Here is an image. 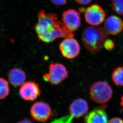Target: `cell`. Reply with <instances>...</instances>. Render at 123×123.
Wrapping results in <instances>:
<instances>
[{
	"mask_svg": "<svg viewBox=\"0 0 123 123\" xmlns=\"http://www.w3.org/2000/svg\"><path fill=\"white\" fill-rule=\"evenodd\" d=\"M85 123H108V117L106 111L101 108H96L90 111L85 117Z\"/></svg>",
	"mask_w": 123,
	"mask_h": 123,
	"instance_id": "obj_12",
	"label": "cell"
},
{
	"mask_svg": "<svg viewBox=\"0 0 123 123\" xmlns=\"http://www.w3.org/2000/svg\"><path fill=\"white\" fill-rule=\"evenodd\" d=\"M104 28L109 35H117L123 30V21L119 16L111 15L108 16L104 22Z\"/></svg>",
	"mask_w": 123,
	"mask_h": 123,
	"instance_id": "obj_10",
	"label": "cell"
},
{
	"mask_svg": "<svg viewBox=\"0 0 123 123\" xmlns=\"http://www.w3.org/2000/svg\"><path fill=\"white\" fill-rule=\"evenodd\" d=\"M34 29L38 39L45 43L52 42L59 38L74 36V32L58 20L56 14L46 13L43 10L38 13Z\"/></svg>",
	"mask_w": 123,
	"mask_h": 123,
	"instance_id": "obj_1",
	"label": "cell"
},
{
	"mask_svg": "<svg viewBox=\"0 0 123 123\" xmlns=\"http://www.w3.org/2000/svg\"><path fill=\"white\" fill-rule=\"evenodd\" d=\"M120 105L121 106H123V95L122 97H121V101H120Z\"/></svg>",
	"mask_w": 123,
	"mask_h": 123,
	"instance_id": "obj_23",
	"label": "cell"
},
{
	"mask_svg": "<svg viewBox=\"0 0 123 123\" xmlns=\"http://www.w3.org/2000/svg\"><path fill=\"white\" fill-rule=\"evenodd\" d=\"M70 115L73 117L78 118L83 116L88 110V105L85 100L82 98L74 100L69 106Z\"/></svg>",
	"mask_w": 123,
	"mask_h": 123,
	"instance_id": "obj_11",
	"label": "cell"
},
{
	"mask_svg": "<svg viewBox=\"0 0 123 123\" xmlns=\"http://www.w3.org/2000/svg\"><path fill=\"white\" fill-rule=\"evenodd\" d=\"M17 123H33L31 122V120H30L29 119L25 118L23 120H21L20 121H19Z\"/></svg>",
	"mask_w": 123,
	"mask_h": 123,
	"instance_id": "obj_22",
	"label": "cell"
},
{
	"mask_svg": "<svg viewBox=\"0 0 123 123\" xmlns=\"http://www.w3.org/2000/svg\"><path fill=\"white\" fill-rule=\"evenodd\" d=\"M30 113L34 120L39 122H44L50 119L52 111L51 108L48 103L40 101L32 105Z\"/></svg>",
	"mask_w": 123,
	"mask_h": 123,
	"instance_id": "obj_7",
	"label": "cell"
},
{
	"mask_svg": "<svg viewBox=\"0 0 123 123\" xmlns=\"http://www.w3.org/2000/svg\"><path fill=\"white\" fill-rule=\"evenodd\" d=\"M111 3L114 12L119 15H123V0H112Z\"/></svg>",
	"mask_w": 123,
	"mask_h": 123,
	"instance_id": "obj_16",
	"label": "cell"
},
{
	"mask_svg": "<svg viewBox=\"0 0 123 123\" xmlns=\"http://www.w3.org/2000/svg\"><path fill=\"white\" fill-rule=\"evenodd\" d=\"M68 76V71L64 65L59 63H54L50 64L49 72L43 75V78L47 82L53 85H57Z\"/></svg>",
	"mask_w": 123,
	"mask_h": 123,
	"instance_id": "obj_4",
	"label": "cell"
},
{
	"mask_svg": "<svg viewBox=\"0 0 123 123\" xmlns=\"http://www.w3.org/2000/svg\"><path fill=\"white\" fill-rule=\"evenodd\" d=\"M19 93L23 100L33 101L40 96L41 89L37 83L32 81L27 82L21 86Z\"/></svg>",
	"mask_w": 123,
	"mask_h": 123,
	"instance_id": "obj_8",
	"label": "cell"
},
{
	"mask_svg": "<svg viewBox=\"0 0 123 123\" xmlns=\"http://www.w3.org/2000/svg\"><path fill=\"white\" fill-rule=\"evenodd\" d=\"M59 48L63 56L68 59L76 58L80 51V44L73 37L65 38L59 44Z\"/></svg>",
	"mask_w": 123,
	"mask_h": 123,
	"instance_id": "obj_6",
	"label": "cell"
},
{
	"mask_svg": "<svg viewBox=\"0 0 123 123\" xmlns=\"http://www.w3.org/2000/svg\"><path fill=\"white\" fill-rule=\"evenodd\" d=\"M75 1L80 5H85L90 3L92 0H74Z\"/></svg>",
	"mask_w": 123,
	"mask_h": 123,
	"instance_id": "obj_21",
	"label": "cell"
},
{
	"mask_svg": "<svg viewBox=\"0 0 123 123\" xmlns=\"http://www.w3.org/2000/svg\"><path fill=\"white\" fill-rule=\"evenodd\" d=\"M90 95L97 103L105 104L112 96V89L109 84L106 82L100 81L92 85L90 89Z\"/></svg>",
	"mask_w": 123,
	"mask_h": 123,
	"instance_id": "obj_3",
	"label": "cell"
},
{
	"mask_svg": "<svg viewBox=\"0 0 123 123\" xmlns=\"http://www.w3.org/2000/svg\"><path fill=\"white\" fill-rule=\"evenodd\" d=\"M10 91L8 82L3 78L0 77V100H3L8 96Z\"/></svg>",
	"mask_w": 123,
	"mask_h": 123,
	"instance_id": "obj_15",
	"label": "cell"
},
{
	"mask_svg": "<svg viewBox=\"0 0 123 123\" xmlns=\"http://www.w3.org/2000/svg\"><path fill=\"white\" fill-rule=\"evenodd\" d=\"M8 79L10 83L15 87L21 86L25 82L26 75L25 71L18 68H13L8 72Z\"/></svg>",
	"mask_w": 123,
	"mask_h": 123,
	"instance_id": "obj_13",
	"label": "cell"
},
{
	"mask_svg": "<svg viewBox=\"0 0 123 123\" xmlns=\"http://www.w3.org/2000/svg\"><path fill=\"white\" fill-rule=\"evenodd\" d=\"M108 123H123V120L120 117H114L110 120Z\"/></svg>",
	"mask_w": 123,
	"mask_h": 123,
	"instance_id": "obj_20",
	"label": "cell"
},
{
	"mask_svg": "<svg viewBox=\"0 0 123 123\" xmlns=\"http://www.w3.org/2000/svg\"><path fill=\"white\" fill-rule=\"evenodd\" d=\"M108 35L103 28L90 26L84 30L82 35V42L88 51L91 52H97L103 47Z\"/></svg>",
	"mask_w": 123,
	"mask_h": 123,
	"instance_id": "obj_2",
	"label": "cell"
},
{
	"mask_svg": "<svg viewBox=\"0 0 123 123\" xmlns=\"http://www.w3.org/2000/svg\"><path fill=\"white\" fill-rule=\"evenodd\" d=\"M111 79L116 85L123 86V66H119L114 70Z\"/></svg>",
	"mask_w": 123,
	"mask_h": 123,
	"instance_id": "obj_14",
	"label": "cell"
},
{
	"mask_svg": "<svg viewBox=\"0 0 123 123\" xmlns=\"http://www.w3.org/2000/svg\"><path fill=\"white\" fill-rule=\"evenodd\" d=\"M70 116H64L61 118L55 120L50 123H71L73 117Z\"/></svg>",
	"mask_w": 123,
	"mask_h": 123,
	"instance_id": "obj_17",
	"label": "cell"
},
{
	"mask_svg": "<svg viewBox=\"0 0 123 123\" xmlns=\"http://www.w3.org/2000/svg\"><path fill=\"white\" fill-rule=\"evenodd\" d=\"M81 19L79 12L74 9L64 11L62 15V22L72 31H75L81 25Z\"/></svg>",
	"mask_w": 123,
	"mask_h": 123,
	"instance_id": "obj_9",
	"label": "cell"
},
{
	"mask_svg": "<svg viewBox=\"0 0 123 123\" xmlns=\"http://www.w3.org/2000/svg\"><path fill=\"white\" fill-rule=\"evenodd\" d=\"M51 1L54 5L57 6H62L66 3L68 0H51Z\"/></svg>",
	"mask_w": 123,
	"mask_h": 123,
	"instance_id": "obj_19",
	"label": "cell"
},
{
	"mask_svg": "<svg viewBox=\"0 0 123 123\" xmlns=\"http://www.w3.org/2000/svg\"><path fill=\"white\" fill-rule=\"evenodd\" d=\"M104 47L107 50H111L114 47V43L111 40L107 38L105 41Z\"/></svg>",
	"mask_w": 123,
	"mask_h": 123,
	"instance_id": "obj_18",
	"label": "cell"
},
{
	"mask_svg": "<svg viewBox=\"0 0 123 123\" xmlns=\"http://www.w3.org/2000/svg\"><path fill=\"white\" fill-rule=\"evenodd\" d=\"M106 13L99 5L95 4L88 7L85 11V19L86 22L91 26H98L104 22Z\"/></svg>",
	"mask_w": 123,
	"mask_h": 123,
	"instance_id": "obj_5",
	"label": "cell"
}]
</instances>
